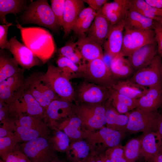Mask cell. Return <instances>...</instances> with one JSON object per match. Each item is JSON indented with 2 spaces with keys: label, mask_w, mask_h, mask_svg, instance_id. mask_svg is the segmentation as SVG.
<instances>
[{
  "label": "cell",
  "mask_w": 162,
  "mask_h": 162,
  "mask_svg": "<svg viewBox=\"0 0 162 162\" xmlns=\"http://www.w3.org/2000/svg\"><path fill=\"white\" fill-rule=\"evenodd\" d=\"M27 1L24 0H0V21L2 24L8 25L6 16L12 14H17L25 11L27 8Z\"/></svg>",
  "instance_id": "obj_32"
},
{
  "label": "cell",
  "mask_w": 162,
  "mask_h": 162,
  "mask_svg": "<svg viewBox=\"0 0 162 162\" xmlns=\"http://www.w3.org/2000/svg\"><path fill=\"white\" fill-rule=\"evenodd\" d=\"M65 0H51V7L60 28H62Z\"/></svg>",
  "instance_id": "obj_42"
},
{
  "label": "cell",
  "mask_w": 162,
  "mask_h": 162,
  "mask_svg": "<svg viewBox=\"0 0 162 162\" xmlns=\"http://www.w3.org/2000/svg\"><path fill=\"white\" fill-rule=\"evenodd\" d=\"M162 26V16L160 17L159 19L156 20Z\"/></svg>",
  "instance_id": "obj_56"
},
{
  "label": "cell",
  "mask_w": 162,
  "mask_h": 162,
  "mask_svg": "<svg viewBox=\"0 0 162 162\" xmlns=\"http://www.w3.org/2000/svg\"><path fill=\"white\" fill-rule=\"evenodd\" d=\"M76 104H105L110 94V87L100 86L85 80L75 91Z\"/></svg>",
  "instance_id": "obj_11"
},
{
  "label": "cell",
  "mask_w": 162,
  "mask_h": 162,
  "mask_svg": "<svg viewBox=\"0 0 162 162\" xmlns=\"http://www.w3.org/2000/svg\"><path fill=\"white\" fill-rule=\"evenodd\" d=\"M97 153L94 151H92L88 156L81 162H96L95 155Z\"/></svg>",
  "instance_id": "obj_53"
},
{
  "label": "cell",
  "mask_w": 162,
  "mask_h": 162,
  "mask_svg": "<svg viewBox=\"0 0 162 162\" xmlns=\"http://www.w3.org/2000/svg\"><path fill=\"white\" fill-rule=\"evenodd\" d=\"M0 157L3 162H31L28 157L19 150Z\"/></svg>",
  "instance_id": "obj_44"
},
{
  "label": "cell",
  "mask_w": 162,
  "mask_h": 162,
  "mask_svg": "<svg viewBox=\"0 0 162 162\" xmlns=\"http://www.w3.org/2000/svg\"><path fill=\"white\" fill-rule=\"evenodd\" d=\"M158 53L157 45L155 41L138 49L127 59L135 73L147 65Z\"/></svg>",
  "instance_id": "obj_17"
},
{
  "label": "cell",
  "mask_w": 162,
  "mask_h": 162,
  "mask_svg": "<svg viewBox=\"0 0 162 162\" xmlns=\"http://www.w3.org/2000/svg\"><path fill=\"white\" fill-rule=\"evenodd\" d=\"M8 105L10 117L16 118L21 116H29L43 118L45 110L23 86Z\"/></svg>",
  "instance_id": "obj_3"
},
{
  "label": "cell",
  "mask_w": 162,
  "mask_h": 162,
  "mask_svg": "<svg viewBox=\"0 0 162 162\" xmlns=\"http://www.w3.org/2000/svg\"><path fill=\"white\" fill-rule=\"evenodd\" d=\"M95 12L96 11L89 7L85 8L79 14L72 29L78 26L89 15Z\"/></svg>",
  "instance_id": "obj_48"
},
{
  "label": "cell",
  "mask_w": 162,
  "mask_h": 162,
  "mask_svg": "<svg viewBox=\"0 0 162 162\" xmlns=\"http://www.w3.org/2000/svg\"><path fill=\"white\" fill-rule=\"evenodd\" d=\"M141 154L146 161L159 153L162 146V137L158 131L143 134L140 138Z\"/></svg>",
  "instance_id": "obj_24"
},
{
  "label": "cell",
  "mask_w": 162,
  "mask_h": 162,
  "mask_svg": "<svg viewBox=\"0 0 162 162\" xmlns=\"http://www.w3.org/2000/svg\"><path fill=\"white\" fill-rule=\"evenodd\" d=\"M155 22V20L146 17L129 9L124 21V29H154Z\"/></svg>",
  "instance_id": "obj_27"
},
{
  "label": "cell",
  "mask_w": 162,
  "mask_h": 162,
  "mask_svg": "<svg viewBox=\"0 0 162 162\" xmlns=\"http://www.w3.org/2000/svg\"><path fill=\"white\" fill-rule=\"evenodd\" d=\"M111 88L121 94L136 99L145 94L148 90V88L141 86L129 79L117 80Z\"/></svg>",
  "instance_id": "obj_29"
},
{
  "label": "cell",
  "mask_w": 162,
  "mask_h": 162,
  "mask_svg": "<svg viewBox=\"0 0 162 162\" xmlns=\"http://www.w3.org/2000/svg\"><path fill=\"white\" fill-rule=\"evenodd\" d=\"M111 25L109 21L103 14L100 8L97 12L95 17L86 32V36L103 47Z\"/></svg>",
  "instance_id": "obj_21"
},
{
  "label": "cell",
  "mask_w": 162,
  "mask_h": 162,
  "mask_svg": "<svg viewBox=\"0 0 162 162\" xmlns=\"http://www.w3.org/2000/svg\"><path fill=\"white\" fill-rule=\"evenodd\" d=\"M106 107V127L112 129L126 132L128 121V113L121 114L118 113L107 101Z\"/></svg>",
  "instance_id": "obj_30"
},
{
  "label": "cell",
  "mask_w": 162,
  "mask_h": 162,
  "mask_svg": "<svg viewBox=\"0 0 162 162\" xmlns=\"http://www.w3.org/2000/svg\"><path fill=\"white\" fill-rule=\"evenodd\" d=\"M75 43L84 63L98 58H104L103 47L85 34L78 37V39Z\"/></svg>",
  "instance_id": "obj_20"
},
{
  "label": "cell",
  "mask_w": 162,
  "mask_h": 162,
  "mask_svg": "<svg viewBox=\"0 0 162 162\" xmlns=\"http://www.w3.org/2000/svg\"><path fill=\"white\" fill-rule=\"evenodd\" d=\"M124 155L127 162H136L141 154L140 139L133 138L123 146Z\"/></svg>",
  "instance_id": "obj_37"
},
{
  "label": "cell",
  "mask_w": 162,
  "mask_h": 162,
  "mask_svg": "<svg viewBox=\"0 0 162 162\" xmlns=\"http://www.w3.org/2000/svg\"><path fill=\"white\" fill-rule=\"evenodd\" d=\"M128 79L148 88L160 83L162 80V57L157 54L147 65Z\"/></svg>",
  "instance_id": "obj_12"
},
{
  "label": "cell",
  "mask_w": 162,
  "mask_h": 162,
  "mask_svg": "<svg viewBox=\"0 0 162 162\" xmlns=\"http://www.w3.org/2000/svg\"><path fill=\"white\" fill-rule=\"evenodd\" d=\"M158 112L148 111L136 108L128 112L126 132L130 133L141 132L145 134L158 131Z\"/></svg>",
  "instance_id": "obj_10"
},
{
  "label": "cell",
  "mask_w": 162,
  "mask_h": 162,
  "mask_svg": "<svg viewBox=\"0 0 162 162\" xmlns=\"http://www.w3.org/2000/svg\"><path fill=\"white\" fill-rule=\"evenodd\" d=\"M97 14L95 12L89 15L76 27L72 29L75 35L78 37L85 34L89 28Z\"/></svg>",
  "instance_id": "obj_45"
},
{
  "label": "cell",
  "mask_w": 162,
  "mask_h": 162,
  "mask_svg": "<svg viewBox=\"0 0 162 162\" xmlns=\"http://www.w3.org/2000/svg\"><path fill=\"white\" fill-rule=\"evenodd\" d=\"M162 106L161 82L149 88L147 92L137 99V108L150 111H158Z\"/></svg>",
  "instance_id": "obj_25"
},
{
  "label": "cell",
  "mask_w": 162,
  "mask_h": 162,
  "mask_svg": "<svg viewBox=\"0 0 162 162\" xmlns=\"http://www.w3.org/2000/svg\"><path fill=\"white\" fill-rule=\"evenodd\" d=\"M95 160L96 162H111L104 153H97Z\"/></svg>",
  "instance_id": "obj_52"
},
{
  "label": "cell",
  "mask_w": 162,
  "mask_h": 162,
  "mask_svg": "<svg viewBox=\"0 0 162 162\" xmlns=\"http://www.w3.org/2000/svg\"><path fill=\"white\" fill-rule=\"evenodd\" d=\"M22 25L34 24L57 32L60 28L47 0L32 1L28 5L20 18Z\"/></svg>",
  "instance_id": "obj_2"
},
{
  "label": "cell",
  "mask_w": 162,
  "mask_h": 162,
  "mask_svg": "<svg viewBox=\"0 0 162 162\" xmlns=\"http://www.w3.org/2000/svg\"><path fill=\"white\" fill-rule=\"evenodd\" d=\"M129 9L146 17L156 21L162 16V9L151 6L145 0H129Z\"/></svg>",
  "instance_id": "obj_34"
},
{
  "label": "cell",
  "mask_w": 162,
  "mask_h": 162,
  "mask_svg": "<svg viewBox=\"0 0 162 162\" xmlns=\"http://www.w3.org/2000/svg\"><path fill=\"white\" fill-rule=\"evenodd\" d=\"M148 162H162V153L160 152L151 158Z\"/></svg>",
  "instance_id": "obj_54"
},
{
  "label": "cell",
  "mask_w": 162,
  "mask_h": 162,
  "mask_svg": "<svg viewBox=\"0 0 162 162\" xmlns=\"http://www.w3.org/2000/svg\"><path fill=\"white\" fill-rule=\"evenodd\" d=\"M74 105L70 101L60 97L54 100L45 111L44 122L53 128L57 121L63 120L74 114Z\"/></svg>",
  "instance_id": "obj_14"
},
{
  "label": "cell",
  "mask_w": 162,
  "mask_h": 162,
  "mask_svg": "<svg viewBox=\"0 0 162 162\" xmlns=\"http://www.w3.org/2000/svg\"><path fill=\"white\" fill-rule=\"evenodd\" d=\"M93 151L85 139L71 142L65 153L67 159L70 162H81Z\"/></svg>",
  "instance_id": "obj_31"
},
{
  "label": "cell",
  "mask_w": 162,
  "mask_h": 162,
  "mask_svg": "<svg viewBox=\"0 0 162 162\" xmlns=\"http://www.w3.org/2000/svg\"><path fill=\"white\" fill-rule=\"evenodd\" d=\"M160 152L161 153H162V146H161V147L160 150Z\"/></svg>",
  "instance_id": "obj_58"
},
{
  "label": "cell",
  "mask_w": 162,
  "mask_h": 162,
  "mask_svg": "<svg viewBox=\"0 0 162 162\" xmlns=\"http://www.w3.org/2000/svg\"><path fill=\"white\" fill-rule=\"evenodd\" d=\"M12 25V22L8 25H0V48L1 50L7 49L8 44V31L9 27Z\"/></svg>",
  "instance_id": "obj_46"
},
{
  "label": "cell",
  "mask_w": 162,
  "mask_h": 162,
  "mask_svg": "<svg viewBox=\"0 0 162 162\" xmlns=\"http://www.w3.org/2000/svg\"><path fill=\"white\" fill-rule=\"evenodd\" d=\"M20 147L31 162H50L56 155L49 136L24 142Z\"/></svg>",
  "instance_id": "obj_8"
},
{
  "label": "cell",
  "mask_w": 162,
  "mask_h": 162,
  "mask_svg": "<svg viewBox=\"0 0 162 162\" xmlns=\"http://www.w3.org/2000/svg\"><path fill=\"white\" fill-rule=\"evenodd\" d=\"M48 129H37L16 125L14 135L19 142H27L38 137L49 136Z\"/></svg>",
  "instance_id": "obj_35"
},
{
  "label": "cell",
  "mask_w": 162,
  "mask_h": 162,
  "mask_svg": "<svg viewBox=\"0 0 162 162\" xmlns=\"http://www.w3.org/2000/svg\"><path fill=\"white\" fill-rule=\"evenodd\" d=\"M124 30V21L111 25L103 46L104 55L113 58L120 53L123 46Z\"/></svg>",
  "instance_id": "obj_16"
},
{
  "label": "cell",
  "mask_w": 162,
  "mask_h": 162,
  "mask_svg": "<svg viewBox=\"0 0 162 162\" xmlns=\"http://www.w3.org/2000/svg\"><path fill=\"white\" fill-rule=\"evenodd\" d=\"M86 7L83 0H65L62 28L64 37L68 36L80 12Z\"/></svg>",
  "instance_id": "obj_22"
},
{
  "label": "cell",
  "mask_w": 162,
  "mask_h": 162,
  "mask_svg": "<svg viewBox=\"0 0 162 162\" xmlns=\"http://www.w3.org/2000/svg\"><path fill=\"white\" fill-rule=\"evenodd\" d=\"M154 30L158 55L162 57V26L155 20Z\"/></svg>",
  "instance_id": "obj_47"
},
{
  "label": "cell",
  "mask_w": 162,
  "mask_h": 162,
  "mask_svg": "<svg viewBox=\"0 0 162 162\" xmlns=\"http://www.w3.org/2000/svg\"><path fill=\"white\" fill-rule=\"evenodd\" d=\"M43 76L59 97L72 103L75 101V92L70 79L57 67L48 64Z\"/></svg>",
  "instance_id": "obj_7"
},
{
  "label": "cell",
  "mask_w": 162,
  "mask_h": 162,
  "mask_svg": "<svg viewBox=\"0 0 162 162\" xmlns=\"http://www.w3.org/2000/svg\"><path fill=\"white\" fill-rule=\"evenodd\" d=\"M106 111L105 104L78 103L74 105V114L80 118L87 130L94 131L104 127Z\"/></svg>",
  "instance_id": "obj_4"
},
{
  "label": "cell",
  "mask_w": 162,
  "mask_h": 162,
  "mask_svg": "<svg viewBox=\"0 0 162 162\" xmlns=\"http://www.w3.org/2000/svg\"><path fill=\"white\" fill-rule=\"evenodd\" d=\"M50 137L53 147L56 152H65L67 151L71 141L69 136L63 131L56 128Z\"/></svg>",
  "instance_id": "obj_39"
},
{
  "label": "cell",
  "mask_w": 162,
  "mask_h": 162,
  "mask_svg": "<svg viewBox=\"0 0 162 162\" xmlns=\"http://www.w3.org/2000/svg\"><path fill=\"white\" fill-rule=\"evenodd\" d=\"M109 68L112 77L117 81L128 79L134 73L128 59L120 54L112 58Z\"/></svg>",
  "instance_id": "obj_26"
},
{
  "label": "cell",
  "mask_w": 162,
  "mask_h": 162,
  "mask_svg": "<svg viewBox=\"0 0 162 162\" xmlns=\"http://www.w3.org/2000/svg\"><path fill=\"white\" fill-rule=\"evenodd\" d=\"M151 6L158 9H162V0H145Z\"/></svg>",
  "instance_id": "obj_51"
},
{
  "label": "cell",
  "mask_w": 162,
  "mask_h": 162,
  "mask_svg": "<svg viewBox=\"0 0 162 162\" xmlns=\"http://www.w3.org/2000/svg\"><path fill=\"white\" fill-rule=\"evenodd\" d=\"M7 49L19 66L25 70H30L40 64V60L32 50L18 41L16 36L10 38L8 40Z\"/></svg>",
  "instance_id": "obj_15"
},
{
  "label": "cell",
  "mask_w": 162,
  "mask_h": 162,
  "mask_svg": "<svg viewBox=\"0 0 162 162\" xmlns=\"http://www.w3.org/2000/svg\"><path fill=\"white\" fill-rule=\"evenodd\" d=\"M18 140L14 135L0 137V156L19 150Z\"/></svg>",
  "instance_id": "obj_40"
},
{
  "label": "cell",
  "mask_w": 162,
  "mask_h": 162,
  "mask_svg": "<svg viewBox=\"0 0 162 162\" xmlns=\"http://www.w3.org/2000/svg\"><path fill=\"white\" fill-rule=\"evenodd\" d=\"M16 118L10 117L8 119L0 123V137L14 135L16 127Z\"/></svg>",
  "instance_id": "obj_43"
},
{
  "label": "cell",
  "mask_w": 162,
  "mask_h": 162,
  "mask_svg": "<svg viewBox=\"0 0 162 162\" xmlns=\"http://www.w3.org/2000/svg\"><path fill=\"white\" fill-rule=\"evenodd\" d=\"M0 162H3V161L1 160H0Z\"/></svg>",
  "instance_id": "obj_59"
},
{
  "label": "cell",
  "mask_w": 162,
  "mask_h": 162,
  "mask_svg": "<svg viewBox=\"0 0 162 162\" xmlns=\"http://www.w3.org/2000/svg\"><path fill=\"white\" fill-rule=\"evenodd\" d=\"M104 153L111 162H127L124 156L123 146L120 144L107 149Z\"/></svg>",
  "instance_id": "obj_41"
},
{
  "label": "cell",
  "mask_w": 162,
  "mask_h": 162,
  "mask_svg": "<svg viewBox=\"0 0 162 162\" xmlns=\"http://www.w3.org/2000/svg\"><path fill=\"white\" fill-rule=\"evenodd\" d=\"M155 41L154 29H124L123 46L120 54L124 57H128L144 45Z\"/></svg>",
  "instance_id": "obj_13"
},
{
  "label": "cell",
  "mask_w": 162,
  "mask_h": 162,
  "mask_svg": "<svg viewBox=\"0 0 162 162\" xmlns=\"http://www.w3.org/2000/svg\"><path fill=\"white\" fill-rule=\"evenodd\" d=\"M110 94L107 101L118 113L125 114L137 107V99L121 94L110 87Z\"/></svg>",
  "instance_id": "obj_28"
},
{
  "label": "cell",
  "mask_w": 162,
  "mask_h": 162,
  "mask_svg": "<svg viewBox=\"0 0 162 162\" xmlns=\"http://www.w3.org/2000/svg\"><path fill=\"white\" fill-rule=\"evenodd\" d=\"M25 70L0 82V102L8 104L13 97L22 88L26 78Z\"/></svg>",
  "instance_id": "obj_18"
},
{
  "label": "cell",
  "mask_w": 162,
  "mask_h": 162,
  "mask_svg": "<svg viewBox=\"0 0 162 162\" xmlns=\"http://www.w3.org/2000/svg\"><path fill=\"white\" fill-rule=\"evenodd\" d=\"M86 132L87 136L85 140L92 151L98 153L120 144L126 132L114 130L105 126L96 130H86Z\"/></svg>",
  "instance_id": "obj_9"
},
{
  "label": "cell",
  "mask_w": 162,
  "mask_h": 162,
  "mask_svg": "<svg viewBox=\"0 0 162 162\" xmlns=\"http://www.w3.org/2000/svg\"><path fill=\"white\" fill-rule=\"evenodd\" d=\"M0 50V82L19 72L22 69L13 57Z\"/></svg>",
  "instance_id": "obj_33"
},
{
  "label": "cell",
  "mask_w": 162,
  "mask_h": 162,
  "mask_svg": "<svg viewBox=\"0 0 162 162\" xmlns=\"http://www.w3.org/2000/svg\"><path fill=\"white\" fill-rule=\"evenodd\" d=\"M60 54L67 58L80 68L84 63L75 42H68L58 50Z\"/></svg>",
  "instance_id": "obj_38"
},
{
  "label": "cell",
  "mask_w": 162,
  "mask_h": 162,
  "mask_svg": "<svg viewBox=\"0 0 162 162\" xmlns=\"http://www.w3.org/2000/svg\"><path fill=\"white\" fill-rule=\"evenodd\" d=\"M129 0H114L107 2L101 8L103 14L111 25L124 22L129 10Z\"/></svg>",
  "instance_id": "obj_19"
},
{
  "label": "cell",
  "mask_w": 162,
  "mask_h": 162,
  "mask_svg": "<svg viewBox=\"0 0 162 162\" xmlns=\"http://www.w3.org/2000/svg\"><path fill=\"white\" fill-rule=\"evenodd\" d=\"M64 132L72 142L82 139H86L87 135L80 118L74 114L70 117L57 123L55 128Z\"/></svg>",
  "instance_id": "obj_23"
},
{
  "label": "cell",
  "mask_w": 162,
  "mask_h": 162,
  "mask_svg": "<svg viewBox=\"0 0 162 162\" xmlns=\"http://www.w3.org/2000/svg\"><path fill=\"white\" fill-rule=\"evenodd\" d=\"M85 3H86L95 11L97 12L104 5L108 2L107 0H83Z\"/></svg>",
  "instance_id": "obj_49"
},
{
  "label": "cell",
  "mask_w": 162,
  "mask_h": 162,
  "mask_svg": "<svg viewBox=\"0 0 162 162\" xmlns=\"http://www.w3.org/2000/svg\"><path fill=\"white\" fill-rule=\"evenodd\" d=\"M50 162H70L68 160H62L59 159L56 155Z\"/></svg>",
  "instance_id": "obj_55"
},
{
  "label": "cell",
  "mask_w": 162,
  "mask_h": 162,
  "mask_svg": "<svg viewBox=\"0 0 162 162\" xmlns=\"http://www.w3.org/2000/svg\"><path fill=\"white\" fill-rule=\"evenodd\" d=\"M23 87L45 110L52 101L59 97L44 79L41 73H32L26 78Z\"/></svg>",
  "instance_id": "obj_6"
},
{
  "label": "cell",
  "mask_w": 162,
  "mask_h": 162,
  "mask_svg": "<svg viewBox=\"0 0 162 162\" xmlns=\"http://www.w3.org/2000/svg\"><path fill=\"white\" fill-rule=\"evenodd\" d=\"M157 124L158 131L162 137V110L157 112Z\"/></svg>",
  "instance_id": "obj_50"
},
{
  "label": "cell",
  "mask_w": 162,
  "mask_h": 162,
  "mask_svg": "<svg viewBox=\"0 0 162 162\" xmlns=\"http://www.w3.org/2000/svg\"><path fill=\"white\" fill-rule=\"evenodd\" d=\"M56 63L57 67L70 80L80 77V67L69 59L59 54Z\"/></svg>",
  "instance_id": "obj_36"
},
{
  "label": "cell",
  "mask_w": 162,
  "mask_h": 162,
  "mask_svg": "<svg viewBox=\"0 0 162 162\" xmlns=\"http://www.w3.org/2000/svg\"><path fill=\"white\" fill-rule=\"evenodd\" d=\"M16 26L20 31L24 44L34 53L43 63L52 56L56 51L53 37L50 32L40 27H24L16 19Z\"/></svg>",
  "instance_id": "obj_1"
},
{
  "label": "cell",
  "mask_w": 162,
  "mask_h": 162,
  "mask_svg": "<svg viewBox=\"0 0 162 162\" xmlns=\"http://www.w3.org/2000/svg\"><path fill=\"white\" fill-rule=\"evenodd\" d=\"M161 94H162V80L161 82Z\"/></svg>",
  "instance_id": "obj_57"
},
{
  "label": "cell",
  "mask_w": 162,
  "mask_h": 162,
  "mask_svg": "<svg viewBox=\"0 0 162 162\" xmlns=\"http://www.w3.org/2000/svg\"><path fill=\"white\" fill-rule=\"evenodd\" d=\"M80 77L107 87H111L117 80L112 77L103 58H98L85 63L80 68Z\"/></svg>",
  "instance_id": "obj_5"
}]
</instances>
